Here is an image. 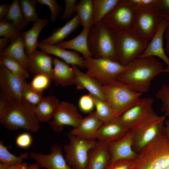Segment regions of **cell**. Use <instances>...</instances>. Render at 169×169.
Returning <instances> with one entry per match:
<instances>
[{
	"instance_id": "e575fe53",
	"label": "cell",
	"mask_w": 169,
	"mask_h": 169,
	"mask_svg": "<svg viewBox=\"0 0 169 169\" xmlns=\"http://www.w3.org/2000/svg\"><path fill=\"white\" fill-rule=\"evenodd\" d=\"M5 146L2 140L0 141V162L11 165L21 163L24 160L29 157V153L25 152L18 156L12 154Z\"/></svg>"
},
{
	"instance_id": "d6986e66",
	"label": "cell",
	"mask_w": 169,
	"mask_h": 169,
	"mask_svg": "<svg viewBox=\"0 0 169 169\" xmlns=\"http://www.w3.org/2000/svg\"><path fill=\"white\" fill-rule=\"evenodd\" d=\"M129 130L117 117L103 123L98 130L95 138L108 145L122 137Z\"/></svg>"
},
{
	"instance_id": "7c38bea8",
	"label": "cell",
	"mask_w": 169,
	"mask_h": 169,
	"mask_svg": "<svg viewBox=\"0 0 169 169\" xmlns=\"http://www.w3.org/2000/svg\"><path fill=\"white\" fill-rule=\"evenodd\" d=\"M153 102L151 98H141L135 105L117 117L125 127L131 130L155 113Z\"/></svg>"
},
{
	"instance_id": "ac0fdd59",
	"label": "cell",
	"mask_w": 169,
	"mask_h": 169,
	"mask_svg": "<svg viewBox=\"0 0 169 169\" xmlns=\"http://www.w3.org/2000/svg\"><path fill=\"white\" fill-rule=\"evenodd\" d=\"M28 57V72L33 76L40 74H45L52 80L54 58L51 56L37 49Z\"/></svg>"
},
{
	"instance_id": "b9f144b4",
	"label": "cell",
	"mask_w": 169,
	"mask_h": 169,
	"mask_svg": "<svg viewBox=\"0 0 169 169\" xmlns=\"http://www.w3.org/2000/svg\"><path fill=\"white\" fill-rule=\"evenodd\" d=\"M79 105L80 110L84 113L92 112L95 106L92 95L89 94L81 96L79 100Z\"/></svg>"
},
{
	"instance_id": "8d00e7d4",
	"label": "cell",
	"mask_w": 169,
	"mask_h": 169,
	"mask_svg": "<svg viewBox=\"0 0 169 169\" xmlns=\"http://www.w3.org/2000/svg\"><path fill=\"white\" fill-rule=\"evenodd\" d=\"M22 95L26 101L34 106H37L44 98L42 93L33 89L26 80L23 83Z\"/></svg>"
},
{
	"instance_id": "603a6c76",
	"label": "cell",
	"mask_w": 169,
	"mask_h": 169,
	"mask_svg": "<svg viewBox=\"0 0 169 169\" xmlns=\"http://www.w3.org/2000/svg\"><path fill=\"white\" fill-rule=\"evenodd\" d=\"M110 160L108 144L98 141L90 152L86 169H105Z\"/></svg>"
},
{
	"instance_id": "816d5d0a",
	"label": "cell",
	"mask_w": 169,
	"mask_h": 169,
	"mask_svg": "<svg viewBox=\"0 0 169 169\" xmlns=\"http://www.w3.org/2000/svg\"><path fill=\"white\" fill-rule=\"evenodd\" d=\"M164 37L165 40V49L166 53L169 54V22L165 31Z\"/></svg>"
},
{
	"instance_id": "3957f363",
	"label": "cell",
	"mask_w": 169,
	"mask_h": 169,
	"mask_svg": "<svg viewBox=\"0 0 169 169\" xmlns=\"http://www.w3.org/2000/svg\"><path fill=\"white\" fill-rule=\"evenodd\" d=\"M36 106L25 100L10 105L0 117V122L7 129L17 131L20 129L37 133L40 128V122L35 111Z\"/></svg>"
},
{
	"instance_id": "6da1fadb",
	"label": "cell",
	"mask_w": 169,
	"mask_h": 169,
	"mask_svg": "<svg viewBox=\"0 0 169 169\" xmlns=\"http://www.w3.org/2000/svg\"><path fill=\"white\" fill-rule=\"evenodd\" d=\"M164 69L162 63L155 57H139L125 66L117 79L143 94L148 92L152 80Z\"/></svg>"
},
{
	"instance_id": "ffe728a7",
	"label": "cell",
	"mask_w": 169,
	"mask_h": 169,
	"mask_svg": "<svg viewBox=\"0 0 169 169\" xmlns=\"http://www.w3.org/2000/svg\"><path fill=\"white\" fill-rule=\"evenodd\" d=\"M38 48L47 54L60 58L68 64L85 68V59L74 52L67 50L57 45L44 44L40 42Z\"/></svg>"
},
{
	"instance_id": "60d3db41",
	"label": "cell",
	"mask_w": 169,
	"mask_h": 169,
	"mask_svg": "<svg viewBox=\"0 0 169 169\" xmlns=\"http://www.w3.org/2000/svg\"><path fill=\"white\" fill-rule=\"evenodd\" d=\"M37 3L42 5H46L50 8L51 15L50 19L52 22H55L62 10V8L55 0H36Z\"/></svg>"
},
{
	"instance_id": "7dc6e473",
	"label": "cell",
	"mask_w": 169,
	"mask_h": 169,
	"mask_svg": "<svg viewBox=\"0 0 169 169\" xmlns=\"http://www.w3.org/2000/svg\"><path fill=\"white\" fill-rule=\"evenodd\" d=\"M136 9L155 3L156 0H131Z\"/></svg>"
},
{
	"instance_id": "83f0119b",
	"label": "cell",
	"mask_w": 169,
	"mask_h": 169,
	"mask_svg": "<svg viewBox=\"0 0 169 169\" xmlns=\"http://www.w3.org/2000/svg\"><path fill=\"white\" fill-rule=\"evenodd\" d=\"M80 24L79 18L76 14L64 25L55 29L50 36L40 42L44 44L56 45L63 41Z\"/></svg>"
},
{
	"instance_id": "f6af8a7d",
	"label": "cell",
	"mask_w": 169,
	"mask_h": 169,
	"mask_svg": "<svg viewBox=\"0 0 169 169\" xmlns=\"http://www.w3.org/2000/svg\"><path fill=\"white\" fill-rule=\"evenodd\" d=\"M78 1L77 0H64L65 8L61 17V19L64 20L71 17L74 13L76 5Z\"/></svg>"
},
{
	"instance_id": "bcb514c9",
	"label": "cell",
	"mask_w": 169,
	"mask_h": 169,
	"mask_svg": "<svg viewBox=\"0 0 169 169\" xmlns=\"http://www.w3.org/2000/svg\"><path fill=\"white\" fill-rule=\"evenodd\" d=\"M132 161L119 160L110 162L105 169H131Z\"/></svg>"
},
{
	"instance_id": "c3c4849f",
	"label": "cell",
	"mask_w": 169,
	"mask_h": 169,
	"mask_svg": "<svg viewBox=\"0 0 169 169\" xmlns=\"http://www.w3.org/2000/svg\"><path fill=\"white\" fill-rule=\"evenodd\" d=\"M10 103L2 94L0 95V117L6 111Z\"/></svg>"
},
{
	"instance_id": "74e56055",
	"label": "cell",
	"mask_w": 169,
	"mask_h": 169,
	"mask_svg": "<svg viewBox=\"0 0 169 169\" xmlns=\"http://www.w3.org/2000/svg\"><path fill=\"white\" fill-rule=\"evenodd\" d=\"M21 33V31L18 30L11 22L5 19L0 20L1 36L8 38L12 42Z\"/></svg>"
},
{
	"instance_id": "44dd1931",
	"label": "cell",
	"mask_w": 169,
	"mask_h": 169,
	"mask_svg": "<svg viewBox=\"0 0 169 169\" xmlns=\"http://www.w3.org/2000/svg\"><path fill=\"white\" fill-rule=\"evenodd\" d=\"M103 124L97 116L95 111L83 118L78 125L69 132L75 136L89 140L95 139L97 132Z\"/></svg>"
},
{
	"instance_id": "d6a6232c",
	"label": "cell",
	"mask_w": 169,
	"mask_h": 169,
	"mask_svg": "<svg viewBox=\"0 0 169 169\" xmlns=\"http://www.w3.org/2000/svg\"><path fill=\"white\" fill-rule=\"evenodd\" d=\"M92 95L95 108V114L103 123L109 122L117 117L112 109L105 100Z\"/></svg>"
},
{
	"instance_id": "681fc988",
	"label": "cell",
	"mask_w": 169,
	"mask_h": 169,
	"mask_svg": "<svg viewBox=\"0 0 169 169\" xmlns=\"http://www.w3.org/2000/svg\"><path fill=\"white\" fill-rule=\"evenodd\" d=\"M11 4H1L0 5V20L3 19L8 12Z\"/></svg>"
},
{
	"instance_id": "9a60e30c",
	"label": "cell",
	"mask_w": 169,
	"mask_h": 169,
	"mask_svg": "<svg viewBox=\"0 0 169 169\" xmlns=\"http://www.w3.org/2000/svg\"><path fill=\"white\" fill-rule=\"evenodd\" d=\"M169 20L161 17L157 29L150 40L147 47L140 57L156 56L166 64L164 72L169 74V58L166 54L163 46V37Z\"/></svg>"
},
{
	"instance_id": "8992f818",
	"label": "cell",
	"mask_w": 169,
	"mask_h": 169,
	"mask_svg": "<svg viewBox=\"0 0 169 169\" xmlns=\"http://www.w3.org/2000/svg\"><path fill=\"white\" fill-rule=\"evenodd\" d=\"M115 32L119 62L124 66L139 57L150 42L133 30Z\"/></svg>"
},
{
	"instance_id": "11a10c76",
	"label": "cell",
	"mask_w": 169,
	"mask_h": 169,
	"mask_svg": "<svg viewBox=\"0 0 169 169\" xmlns=\"http://www.w3.org/2000/svg\"><path fill=\"white\" fill-rule=\"evenodd\" d=\"M40 167L36 163L28 165V164L23 169H40Z\"/></svg>"
},
{
	"instance_id": "cb8c5ba5",
	"label": "cell",
	"mask_w": 169,
	"mask_h": 169,
	"mask_svg": "<svg viewBox=\"0 0 169 169\" xmlns=\"http://www.w3.org/2000/svg\"><path fill=\"white\" fill-rule=\"evenodd\" d=\"M52 80L58 86L67 87L74 84V72L72 68L57 57L53 59Z\"/></svg>"
},
{
	"instance_id": "7402d4cb",
	"label": "cell",
	"mask_w": 169,
	"mask_h": 169,
	"mask_svg": "<svg viewBox=\"0 0 169 169\" xmlns=\"http://www.w3.org/2000/svg\"><path fill=\"white\" fill-rule=\"evenodd\" d=\"M72 67L74 72V84L77 89H85L90 94L105 100L102 85L95 79L82 72L77 66L72 65Z\"/></svg>"
},
{
	"instance_id": "d590c367",
	"label": "cell",
	"mask_w": 169,
	"mask_h": 169,
	"mask_svg": "<svg viewBox=\"0 0 169 169\" xmlns=\"http://www.w3.org/2000/svg\"><path fill=\"white\" fill-rule=\"evenodd\" d=\"M20 6L23 13L26 21L28 22L33 23L38 18L36 11L37 2L35 0H19Z\"/></svg>"
},
{
	"instance_id": "4316f807",
	"label": "cell",
	"mask_w": 169,
	"mask_h": 169,
	"mask_svg": "<svg viewBox=\"0 0 169 169\" xmlns=\"http://www.w3.org/2000/svg\"><path fill=\"white\" fill-rule=\"evenodd\" d=\"M48 22L44 18H39L29 30L21 32L26 53L28 56L37 50L40 33Z\"/></svg>"
},
{
	"instance_id": "f35d334b",
	"label": "cell",
	"mask_w": 169,
	"mask_h": 169,
	"mask_svg": "<svg viewBox=\"0 0 169 169\" xmlns=\"http://www.w3.org/2000/svg\"><path fill=\"white\" fill-rule=\"evenodd\" d=\"M156 95L161 102V111L169 118V84H163L157 91Z\"/></svg>"
},
{
	"instance_id": "5bb4252c",
	"label": "cell",
	"mask_w": 169,
	"mask_h": 169,
	"mask_svg": "<svg viewBox=\"0 0 169 169\" xmlns=\"http://www.w3.org/2000/svg\"><path fill=\"white\" fill-rule=\"evenodd\" d=\"M23 79L12 73L4 66L0 65V94L10 103L23 100Z\"/></svg>"
},
{
	"instance_id": "8fae6325",
	"label": "cell",
	"mask_w": 169,
	"mask_h": 169,
	"mask_svg": "<svg viewBox=\"0 0 169 169\" xmlns=\"http://www.w3.org/2000/svg\"><path fill=\"white\" fill-rule=\"evenodd\" d=\"M155 3L136 9L133 26V30L149 41L156 32L161 18L156 12Z\"/></svg>"
},
{
	"instance_id": "ba28073f",
	"label": "cell",
	"mask_w": 169,
	"mask_h": 169,
	"mask_svg": "<svg viewBox=\"0 0 169 169\" xmlns=\"http://www.w3.org/2000/svg\"><path fill=\"white\" fill-rule=\"evenodd\" d=\"M166 116L154 114L131 130L133 148L137 153L163 132Z\"/></svg>"
},
{
	"instance_id": "ab89813d",
	"label": "cell",
	"mask_w": 169,
	"mask_h": 169,
	"mask_svg": "<svg viewBox=\"0 0 169 169\" xmlns=\"http://www.w3.org/2000/svg\"><path fill=\"white\" fill-rule=\"evenodd\" d=\"M51 80L48 75L40 74L33 76L29 84L34 90L42 93L49 87Z\"/></svg>"
},
{
	"instance_id": "277c9868",
	"label": "cell",
	"mask_w": 169,
	"mask_h": 169,
	"mask_svg": "<svg viewBox=\"0 0 169 169\" xmlns=\"http://www.w3.org/2000/svg\"><path fill=\"white\" fill-rule=\"evenodd\" d=\"M88 39L89 48L93 58L119 62L115 32L103 21L90 28Z\"/></svg>"
},
{
	"instance_id": "7a4b0ae2",
	"label": "cell",
	"mask_w": 169,
	"mask_h": 169,
	"mask_svg": "<svg viewBox=\"0 0 169 169\" xmlns=\"http://www.w3.org/2000/svg\"><path fill=\"white\" fill-rule=\"evenodd\" d=\"M131 169H169V137L163 131L138 153Z\"/></svg>"
},
{
	"instance_id": "f1b7e54d",
	"label": "cell",
	"mask_w": 169,
	"mask_h": 169,
	"mask_svg": "<svg viewBox=\"0 0 169 169\" xmlns=\"http://www.w3.org/2000/svg\"><path fill=\"white\" fill-rule=\"evenodd\" d=\"M54 95L44 97L35 106V111L39 122H47L53 118L60 103Z\"/></svg>"
},
{
	"instance_id": "7bdbcfd3",
	"label": "cell",
	"mask_w": 169,
	"mask_h": 169,
	"mask_svg": "<svg viewBox=\"0 0 169 169\" xmlns=\"http://www.w3.org/2000/svg\"><path fill=\"white\" fill-rule=\"evenodd\" d=\"M155 5L158 15L169 20V0H156Z\"/></svg>"
},
{
	"instance_id": "4fadbf2b",
	"label": "cell",
	"mask_w": 169,
	"mask_h": 169,
	"mask_svg": "<svg viewBox=\"0 0 169 169\" xmlns=\"http://www.w3.org/2000/svg\"><path fill=\"white\" fill-rule=\"evenodd\" d=\"M83 118L74 104L61 101L49 124L54 131L58 132L61 131L65 126L76 127Z\"/></svg>"
},
{
	"instance_id": "30bf717a",
	"label": "cell",
	"mask_w": 169,
	"mask_h": 169,
	"mask_svg": "<svg viewBox=\"0 0 169 169\" xmlns=\"http://www.w3.org/2000/svg\"><path fill=\"white\" fill-rule=\"evenodd\" d=\"M136 9L131 0H119L102 21L115 31L132 30Z\"/></svg>"
},
{
	"instance_id": "f5cc1de1",
	"label": "cell",
	"mask_w": 169,
	"mask_h": 169,
	"mask_svg": "<svg viewBox=\"0 0 169 169\" xmlns=\"http://www.w3.org/2000/svg\"><path fill=\"white\" fill-rule=\"evenodd\" d=\"M27 164L23 162L21 163L9 165L7 169H23Z\"/></svg>"
},
{
	"instance_id": "f546056e",
	"label": "cell",
	"mask_w": 169,
	"mask_h": 169,
	"mask_svg": "<svg viewBox=\"0 0 169 169\" xmlns=\"http://www.w3.org/2000/svg\"><path fill=\"white\" fill-rule=\"evenodd\" d=\"M119 0H93V25L101 22L115 8Z\"/></svg>"
},
{
	"instance_id": "ee69618b",
	"label": "cell",
	"mask_w": 169,
	"mask_h": 169,
	"mask_svg": "<svg viewBox=\"0 0 169 169\" xmlns=\"http://www.w3.org/2000/svg\"><path fill=\"white\" fill-rule=\"evenodd\" d=\"M17 146L22 149H26L31 146L33 142L32 137L30 134L23 132L18 136L15 139Z\"/></svg>"
},
{
	"instance_id": "1f68e13d",
	"label": "cell",
	"mask_w": 169,
	"mask_h": 169,
	"mask_svg": "<svg viewBox=\"0 0 169 169\" xmlns=\"http://www.w3.org/2000/svg\"><path fill=\"white\" fill-rule=\"evenodd\" d=\"M4 19L11 22L20 31L24 29L28 23L26 20L18 0H13Z\"/></svg>"
},
{
	"instance_id": "f907efd6",
	"label": "cell",
	"mask_w": 169,
	"mask_h": 169,
	"mask_svg": "<svg viewBox=\"0 0 169 169\" xmlns=\"http://www.w3.org/2000/svg\"><path fill=\"white\" fill-rule=\"evenodd\" d=\"M10 39L3 37L0 38V54L3 52L8 46L9 43L11 42Z\"/></svg>"
},
{
	"instance_id": "5b68a950",
	"label": "cell",
	"mask_w": 169,
	"mask_h": 169,
	"mask_svg": "<svg viewBox=\"0 0 169 169\" xmlns=\"http://www.w3.org/2000/svg\"><path fill=\"white\" fill-rule=\"evenodd\" d=\"M105 101L116 117L135 105L142 94L134 91L117 79L102 85Z\"/></svg>"
},
{
	"instance_id": "e0dca14e",
	"label": "cell",
	"mask_w": 169,
	"mask_h": 169,
	"mask_svg": "<svg viewBox=\"0 0 169 169\" xmlns=\"http://www.w3.org/2000/svg\"><path fill=\"white\" fill-rule=\"evenodd\" d=\"M133 131L130 130L122 137L108 145L110 162L119 160H133L137 155L133 148Z\"/></svg>"
},
{
	"instance_id": "db71d44e",
	"label": "cell",
	"mask_w": 169,
	"mask_h": 169,
	"mask_svg": "<svg viewBox=\"0 0 169 169\" xmlns=\"http://www.w3.org/2000/svg\"><path fill=\"white\" fill-rule=\"evenodd\" d=\"M163 132L168 137H169V120H166Z\"/></svg>"
},
{
	"instance_id": "836d02e7",
	"label": "cell",
	"mask_w": 169,
	"mask_h": 169,
	"mask_svg": "<svg viewBox=\"0 0 169 169\" xmlns=\"http://www.w3.org/2000/svg\"><path fill=\"white\" fill-rule=\"evenodd\" d=\"M0 65H2L12 73L26 80L29 77V72L18 62L10 57L0 56Z\"/></svg>"
},
{
	"instance_id": "4dcf8cb0",
	"label": "cell",
	"mask_w": 169,
	"mask_h": 169,
	"mask_svg": "<svg viewBox=\"0 0 169 169\" xmlns=\"http://www.w3.org/2000/svg\"><path fill=\"white\" fill-rule=\"evenodd\" d=\"M75 13L78 16L83 28L90 29L93 26V0H80L75 8Z\"/></svg>"
},
{
	"instance_id": "2e32d148",
	"label": "cell",
	"mask_w": 169,
	"mask_h": 169,
	"mask_svg": "<svg viewBox=\"0 0 169 169\" xmlns=\"http://www.w3.org/2000/svg\"><path fill=\"white\" fill-rule=\"evenodd\" d=\"M50 153L45 154L31 152L29 157L42 168L46 169H74L67 163L62 151V147L54 145L50 148Z\"/></svg>"
},
{
	"instance_id": "9c48e42d",
	"label": "cell",
	"mask_w": 169,
	"mask_h": 169,
	"mask_svg": "<svg viewBox=\"0 0 169 169\" xmlns=\"http://www.w3.org/2000/svg\"><path fill=\"white\" fill-rule=\"evenodd\" d=\"M85 65L87 70L86 73L102 85L117 79L125 68L118 62L93 57L85 59Z\"/></svg>"
},
{
	"instance_id": "484cf974",
	"label": "cell",
	"mask_w": 169,
	"mask_h": 169,
	"mask_svg": "<svg viewBox=\"0 0 169 169\" xmlns=\"http://www.w3.org/2000/svg\"><path fill=\"white\" fill-rule=\"evenodd\" d=\"M0 55V56H7L15 60L28 71V57L25 52L21 33Z\"/></svg>"
},
{
	"instance_id": "d4e9b609",
	"label": "cell",
	"mask_w": 169,
	"mask_h": 169,
	"mask_svg": "<svg viewBox=\"0 0 169 169\" xmlns=\"http://www.w3.org/2000/svg\"><path fill=\"white\" fill-rule=\"evenodd\" d=\"M90 29L83 28L76 36L67 41H63L56 44L65 49L73 50L82 54L84 59L93 57L88 44V35Z\"/></svg>"
},
{
	"instance_id": "52a82bcc",
	"label": "cell",
	"mask_w": 169,
	"mask_h": 169,
	"mask_svg": "<svg viewBox=\"0 0 169 169\" xmlns=\"http://www.w3.org/2000/svg\"><path fill=\"white\" fill-rule=\"evenodd\" d=\"M68 137L69 141L64 147L67 163L74 169H86L90 152L98 141L81 138L69 133Z\"/></svg>"
}]
</instances>
